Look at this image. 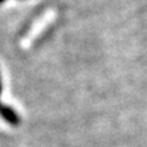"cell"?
<instances>
[{"label":"cell","instance_id":"cell-1","mask_svg":"<svg viewBox=\"0 0 147 147\" xmlns=\"http://www.w3.org/2000/svg\"><path fill=\"white\" fill-rule=\"evenodd\" d=\"M0 116H1L7 123H10L12 127H18L19 123H21L19 115H18L12 108H10V106H5V105L0 106Z\"/></svg>","mask_w":147,"mask_h":147},{"label":"cell","instance_id":"cell-2","mask_svg":"<svg viewBox=\"0 0 147 147\" xmlns=\"http://www.w3.org/2000/svg\"><path fill=\"white\" fill-rule=\"evenodd\" d=\"M0 93H1V79H0Z\"/></svg>","mask_w":147,"mask_h":147},{"label":"cell","instance_id":"cell-4","mask_svg":"<svg viewBox=\"0 0 147 147\" xmlns=\"http://www.w3.org/2000/svg\"><path fill=\"white\" fill-rule=\"evenodd\" d=\"M0 106H1V104H0Z\"/></svg>","mask_w":147,"mask_h":147},{"label":"cell","instance_id":"cell-3","mask_svg":"<svg viewBox=\"0 0 147 147\" xmlns=\"http://www.w3.org/2000/svg\"><path fill=\"white\" fill-rule=\"evenodd\" d=\"M5 0H0V4H1V3H4Z\"/></svg>","mask_w":147,"mask_h":147}]
</instances>
